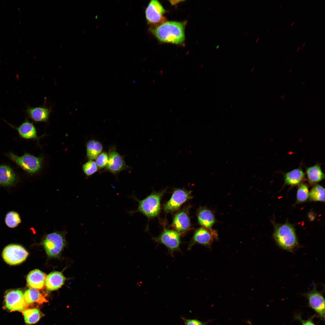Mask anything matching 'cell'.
I'll use <instances>...</instances> for the list:
<instances>
[{
    "label": "cell",
    "instance_id": "obj_1",
    "mask_svg": "<svg viewBox=\"0 0 325 325\" xmlns=\"http://www.w3.org/2000/svg\"><path fill=\"white\" fill-rule=\"evenodd\" d=\"M184 26L182 22L168 21L164 23L153 30L160 41L175 44H181L184 41Z\"/></svg>",
    "mask_w": 325,
    "mask_h": 325
},
{
    "label": "cell",
    "instance_id": "obj_2",
    "mask_svg": "<svg viewBox=\"0 0 325 325\" xmlns=\"http://www.w3.org/2000/svg\"><path fill=\"white\" fill-rule=\"evenodd\" d=\"M273 237L279 246L289 251H292L298 244L293 227L287 223L277 227L275 229Z\"/></svg>",
    "mask_w": 325,
    "mask_h": 325
},
{
    "label": "cell",
    "instance_id": "obj_3",
    "mask_svg": "<svg viewBox=\"0 0 325 325\" xmlns=\"http://www.w3.org/2000/svg\"><path fill=\"white\" fill-rule=\"evenodd\" d=\"M162 195V193H153L142 200H138L133 196L132 197L138 203V206L136 210L129 212L132 214L140 212L149 218L156 216L159 212L160 201Z\"/></svg>",
    "mask_w": 325,
    "mask_h": 325
},
{
    "label": "cell",
    "instance_id": "obj_4",
    "mask_svg": "<svg viewBox=\"0 0 325 325\" xmlns=\"http://www.w3.org/2000/svg\"><path fill=\"white\" fill-rule=\"evenodd\" d=\"M41 244L49 256L57 257L65 245L64 236L62 233L57 232L48 234L44 237Z\"/></svg>",
    "mask_w": 325,
    "mask_h": 325
},
{
    "label": "cell",
    "instance_id": "obj_5",
    "mask_svg": "<svg viewBox=\"0 0 325 325\" xmlns=\"http://www.w3.org/2000/svg\"><path fill=\"white\" fill-rule=\"evenodd\" d=\"M28 255V252L22 246L11 244L6 246L2 253V258L8 264L15 265L25 261Z\"/></svg>",
    "mask_w": 325,
    "mask_h": 325
},
{
    "label": "cell",
    "instance_id": "obj_6",
    "mask_svg": "<svg viewBox=\"0 0 325 325\" xmlns=\"http://www.w3.org/2000/svg\"><path fill=\"white\" fill-rule=\"evenodd\" d=\"M303 295L307 299L309 307L315 313L316 317L325 320V299L322 293L317 290L315 285L311 291Z\"/></svg>",
    "mask_w": 325,
    "mask_h": 325
},
{
    "label": "cell",
    "instance_id": "obj_7",
    "mask_svg": "<svg viewBox=\"0 0 325 325\" xmlns=\"http://www.w3.org/2000/svg\"><path fill=\"white\" fill-rule=\"evenodd\" d=\"M10 158L17 164L29 173H34L41 168L42 159L27 153L18 156L12 153L9 154Z\"/></svg>",
    "mask_w": 325,
    "mask_h": 325
},
{
    "label": "cell",
    "instance_id": "obj_8",
    "mask_svg": "<svg viewBox=\"0 0 325 325\" xmlns=\"http://www.w3.org/2000/svg\"><path fill=\"white\" fill-rule=\"evenodd\" d=\"M155 239L156 242L164 245L168 249L169 253L172 256L175 252L180 251V234L176 231L165 230Z\"/></svg>",
    "mask_w": 325,
    "mask_h": 325
},
{
    "label": "cell",
    "instance_id": "obj_9",
    "mask_svg": "<svg viewBox=\"0 0 325 325\" xmlns=\"http://www.w3.org/2000/svg\"><path fill=\"white\" fill-rule=\"evenodd\" d=\"M218 236L216 231L211 228L203 227L200 228L195 232L188 249H190L195 244L207 246H210L215 240L218 239Z\"/></svg>",
    "mask_w": 325,
    "mask_h": 325
},
{
    "label": "cell",
    "instance_id": "obj_10",
    "mask_svg": "<svg viewBox=\"0 0 325 325\" xmlns=\"http://www.w3.org/2000/svg\"><path fill=\"white\" fill-rule=\"evenodd\" d=\"M191 191L183 189L175 190L169 200L164 205V210L167 212L178 210L181 206L191 197Z\"/></svg>",
    "mask_w": 325,
    "mask_h": 325
},
{
    "label": "cell",
    "instance_id": "obj_11",
    "mask_svg": "<svg viewBox=\"0 0 325 325\" xmlns=\"http://www.w3.org/2000/svg\"><path fill=\"white\" fill-rule=\"evenodd\" d=\"M26 303L24 299L23 295L20 290L10 291L5 295V305L10 310L23 311L26 307Z\"/></svg>",
    "mask_w": 325,
    "mask_h": 325
},
{
    "label": "cell",
    "instance_id": "obj_12",
    "mask_svg": "<svg viewBox=\"0 0 325 325\" xmlns=\"http://www.w3.org/2000/svg\"><path fill=\"white\" fill-rule=\"evenodd\" d=\"M165 10L157 0H152L145 10V16L149 23H156L161 21Z\"/></svg>",
    "mask_w": 325,
    "mask_h": 325
},
{
    "label": "cell",
    "instance_id": "obj_13",
    "mask_svg": "<svg viewBox=\"0 0 325 325\" xmlns=\"http://www.w3.org/2000/svg\"><path fill=\"white\" fill-rule=\"evenodd\" d=\"M106 169L113 174H117L128 167L126 164L123 157L115 149L110 150L108 154V160Z\"/></svg>",
    "mask_w": 325,
    "mask_h": 325
},
{
    "label": "cell",
    "instance_id": "obj_14",
    "mask_svg": "<svg viewBox=\"0 0 325 325\" xmlns=\"http://www.w3.org/2000/svg\"><path fill=\"white\" fill-rule=\"evenodd\" d=\"M47 276L45 274L38 269L30 272L27 276V283L29 287L36 289H42L45 285Z\"/></svg>",
    "mask_w": 325,
    "mask_h": 325
},
{
    "label": "cell",
    "instance_id": "obj_15",
    "mask_svg": "<svg viewBox=\"0 0 325 325\" xmlns=\"http://www.w3.org/2000/svg\"><path fill=\"white\" fill-rule=\"evenodd\" d=\"M305 174L301 166L286 173L284 176L286 184L294 186L299 184L305 179Z\"/></svg>",
    "mask_w": 325,
    "mask_h": 325
},
{
    "label": "cell",
    "instance_id": "obj_16",
    "mask_svg": "<svg viewBox=\"0 0 325 325\" xmlns=\"http://www.w3.org/2000/svg\"><path fill=\"white\" fill-rule=\"evenodd\" d=\"M65 278L62 274L59 272H51L47 276L45 285L49 290L58 289L64 284Z\"/></svg>",
    "mask_w": 325,
    "mask_h": 325
},
{
    "label": "cell",
    "instance_id": "obj_17",
    "mask_svg": "<svg viewBox=\"0 0 325 325\" xmlns=\"http://www.w3.org/2000/svg\"><path fill=\"white\" fill-rule=\"evenodd\" d=\"M305 171L308 181L310 185L315 184L325 178L324 174L320 164L306 167Z\"/></svg>",
    "mask_w": 325,
    "mask_h": 325
},
{
    "label": "cell",
    "instance_id": "obj_18",
    "mask_svg": "<svg viewBox=\"0 0 325 325\" xmlns=\"http://www.w3.org/2000/svg\"><path fill=\"white\" fill-rule=\"evenodd\" d=\"M190 218L187 213L184 211L180 212L175 215L172 223V226L179 233L187 230L190 226Z\"/></svg>",
    "mask_w": 325,
    "mask_h": 325
},
{
    "label": "cell",
    "instance_id": "obj_19",
    "mask_svg": "<svg viewBox=\"0 0 325 325\" xmlns=\"http://www.w3.org/2000/svg\"><path fill=\"white\" fill-rule=\"evenodd\" d=\"M16 179V175L9 166L0 165V185L8 186L13 185Z\"/></svg>",
    "mask_w": 325,
    "mask_h": 325
},
{
    "label": "cell",
    "instance_id": "obj_20",
    "mask_svg": "<svg viewBox=\"0 0 325 325\" xmlns=\"http://www.w3.org/2000/svg\"><path fill=\"white\" fill-rule=\"evenodd\" d=\"M26 112L29 116L34 121L42 122L47 120L50 111L46 108L38 107H29L27 110Z\"/></svg>",
    "mask_w": 325,
    "mask_h": 325
},
{
    "label": "cell",
    "instance_id": "obj_21",
    "mask_svg": "<svg viewBox=\"0 0 325 325\" xmlns=\"http://www.w3.org/2000/svg\"><path fill=\"white\" fill-rule=\"evenodd\" d=\"M24 299L28 304L35 302L42 304L48 301L40 292L36 289L30 288L26 290L23 294Z\"/></svg>",
    "mask_w": 325,
    "mask_h": 325
},
{
    "label": "cell",
    "instance_id": "obj_22",
    "mask_svg": "<svg viewBox=\"0 0 325 325\" xmlns=\"http://www.w3.org/2000/svg\"><path fill=\"white\" fill-rule=\"evenodd\" d=\"M197 217L200 224L203 227L211 228L215 222L213 213L208 209H204L200 210L198 213Z\"/></svg>",
    "mask_w": 325,
    "mask_h": 325
},
{
    "label": "cell",
    "instance_id": "obj_23",
    "mask_svg": "<svg viewBox=\"0 0 325 325\" xmlns=\"http://www.w3.org/2000/svg\"><path fill=\"white\" fill-rule=\"evenodd\" d=\"M20 135L26 139L38 138L36 129L34 125L30 122L26 121L17 127H15Z\"/></svg>",
    "mask_w": 325,
    "mask_h": 325
},
{
    "label": "cell",
    "instance_id": "obj_24",
    "mask_svg": "<svg viewBox=\"0 0 325 325\" xmlns=\"http://www.w3.org/2000/svg\"><path fill=\"white\" fill-rule=\"evenodd\" d=\"M87 156L90 160L95 159L102 152L103 146L101 143L97 141L91 140L88 141L86 146Z\"/></svg>",
    "mask_w": 325,
    "mask_h": 325
},
{
    "label": "cell",
    "instance_id": "obj_25",
    "mask_svg": "<svg viewBox=\"0 0 325 325\" xmlns=\"http://www.w3.org/2000/svg\"><path fill=\"white\" fill-rule=\"evenodd\" d=\"M23 314L25 321L29 324L37 323L41 317L40 312L37 308L24 310L23 311Z\"/></svg>",
    "mask_w": 325,
    "mask_h": 325
},
{
    "label": "cell",
    "instance_id": "obj_26",
    "mask_svg": "<svg viewBox=\"0 0 325 325\" xmlns=\"http://www.w3.org/2000/svg\"><path fill=\"white\" fill-rule=\"evenodd\" d=\"M309 197L311 201L324 202V188L319 184L315 185L311 189Z\"/></svg>",
    "mask_w": 325,
    "mask_h": 325
},
{
    "label": "cell",
    "instance_id": "obj_27",
    "mask_svg": "<svg viewBox=\"0 0 325 325\" xmlns=\"http://www.w3.org/2000/svg\"><path fill=\"white\" fill-rule=\"evenodd\" d=\"M21 222L19 213L14 211L8 212L5 218V222L7 226L11 228H14L18 226Z\"/></svg>",
    "mask_w": 325,
    "mask_h": 325
},
{
    "label": "cell",
    "instance_id": "obj_28",
    "mask_svg": "<svg viewBox=\"0 0 325 325\" xmlns=\"http://www.w3.org/2000/svg\"><path fill=\"white\" fill-rule=\"evenodd\" d=\"M309 193L308 186L304 183H301L299 186L297 193V202H303L309 197Z\"/></svg>",
    "mask_w": 325,
    "mask_h": 325
},
{
    "label": "cell",
    "instance_id": "obj_29",
    "mask_svg": "<svg viewBox=\"0 0 325 325\" xmlns=\"http://www.w3.org/2000/svg\"><path fill=\"white\" fill-rule=\"evenodd\" d=\"M98 168L95 162L90 160L85 163L82 166L84 173L88 176H90L96 172Z\"/></svg>",
    "mask_w": 325,
    "mask_h": 325
},
{
    "label": "cell",
    "instance_id": "obj_30",
    "mask_svg": "<svg viewBox=\"0 0 325 325\" xmlns=\"http://www.w3.org/2000/svg\"><path fill=\"white\" fill-rule=\"evenodd\" d=\"M95 159V162L98 168L102 169L106 167L108 160V155L106 152H101Z\"/></svg>",
    "mask_w": 325,
    "mask_h": 325
},
{
    "label": "cell",
    "instance_id": "obj_31",
    "mask_svg": "<svg viewBox=\"0 0 325 325\" xmlns=\"http://www.w3.org/2000/svg\"><path fill=\"white\" fill-rule=\"evenodd\" d=\"M315 317L316 315L314 314L308 318L307 320H304L302 319L300 314H296L295 315L294 318L296 320L299 321L301 323V325H316L313 321V319Z\"/></svg>",
    "mask_w": 325,
    "mask_h": 325
},
{
    "label": "cell",
    "instance_id": "obj_32",
    "mask_svg": "<svg viewBox=\"0 0 325 325\" xmlns=\"http://www.w3.org/2000/svg\"><path fill=\"white\" fill-rule=\"evenodd\" d=\"M185 325H205V323L194 319H187L182 318Z\"/></svg>",
    "mask_w": 325,
    "mask_h": 325
},
{
    "label": "cell",
    "instance_id": "obj_33",
    "mask_svg": "<svg viewBox=\"0 0 325 325\" xmlns=\"http://www.w3.org/2000/svg\"><path fill=\"white\" fill-rule=\"evenodd\" d=\"M285 98V96L283 94L280 97V99L281 100H282V101H283L284 100Z\"/></svg>",
    "mask_w": 325,
    "mask_h": 325
},
{
    "label": "cell",
    "instance_id": "obj_34",
    "mask_svg": "<svg viewBox=\"0 0 325 325\" xmlns=\"http://www.w3.org/2000/svg\"><path fill=\"white\" fill-rule=\"evenodd\" d=\"M247 33H248V32H247V31H246V32L244 36H246Z\"/></svg>",
    "mask_w": 325,
    "mask_h": 325
},
{
    "label": "cell",
    "instance_id": "obj_35",
    "mask_svg": "<svg viewBox=\"0 0 325 325\" xmlns=\"http://www.w3.org/2000/svg\"><path fill=\"white\" fill-rule=\"evenodd\" d=\"M259 39V38H258L257 39H256V42H257L258 41V40Z\"/></svg>",
    "mask_w": 325,
    "mask_h": 325
},
{
    "label": "cell",
    "instance_id": "obj_36",
    "mask_svg": "<svg viewBox=\"0 0 325 325\" xmlns=\"http://www.w3.org/2000/svg\"><path fill=\"white\" fill-rule=\"evenodd\" d=\"M292 70V69H291L289 71V72L290 73Z\"/></svg>",
    "mask_w": 325,
    "mask_h": 325
},
{
    "label": "cell",
    "instance_id": "obj_37",
    "mask_svg": "<svg viewBox=\"0 0 325 325\" xmlns=\"http://www.w3.org/2000/svg\"><path fill=\"white\" fill-rule=\"evenodd\" d=\"M294 23V21H293V22L291 24V26H292V25L293 24V23Z\"/></svg>",
    "mask_w": 325,
    "mask_h": 325
},
{
    "label": "cell",
    "instance_id": "obj_38",
    "mask_svg": "<svg viewBox=\"0 0 325 325\" xmlns=\"http://www.w3.org/2000/svg\"><path fill=\"white\" fill-rule=\"evenodd\" d=\"M219 45H217V47H216V48H218V47H219Z\"/></svg>",
    "mask_w": 325,
    "mask_h": 325
},
{
    "label": "cell",
    "instance_id": "obj_39",
    "mask_svg": "<svg viewBox=\"0 0 325 325\" xmlns=\"http://www.w3.org/2000/svg\"><path fill=\"white\" fill-rule=\"evenodd\" d=\"M300 48V47H299V48H298V49H297V51H298V50H299V48Z\"/></svg>",
    "mask_w": 325,
    "mask_h": 325
},
{
    "label": "cell",
    "instance_id": "obj_40",
    "mask_svg": "<svg viewBox=\"0 0 325 325\" xmlns=\"http://www.w3.org/2000/svg\"><path fill=\"white\" fill-rule=\"evenodd\" d=\"M282 6V5H280V8H280L281 7V6Z\"/></svg>",
    "mask_w": 325,
    "mask_h": 325
},
{
    "label": "cell",
    "instance_id": "obj_41",
    "mask_svg": "<svg viewBox=\"0 0 325 325\" xmlns=\"http://www.w3.org/2000/svg\"><path fill=\"white\" fill-rule=\"evenodd\" d=\"M254 68H252V70H251V71H252V70H254Z\"/></svg>",
    "mask_w": 325,
    "mask_h": 325
},
{
    "label": "cell",
    "instance_id": "obj_42",
    "mask_svg": "<svg viewBox=\"0 0 325 325\" xmlns=\"http://www.w3.org/2000/svg\"><path fill=\"white\" fill-rule=\"evenodd\" d=\"M269 30V29H268V31H267V32H266V33H267V32H268V31Z\"/></svg>",
    "mask_w": 325,
    "mask_h": 325
},
{
    "label": "cell",
    "instance_id": "obj_43",
    "mask_svg": "<svg viewBox=\"0 0 325 325\" xmlns=\"http://www.w3.org/2000/svg\"><path fill=\"white\" fill-rule=\"evenodd\" d=\"M221 17V16H220L219 17V18H218V19H219V18H220V17Z\"/></svg>",
    "mask_w": 325,
    "mask_h": 325
},
{
    "label": "cell",
    "instance_id": "obj_44",
    "mask_svg": "<svg viewBox=\"0 0 325 325\" xmlns=\"http://www.w3.org/2000/svg\"><path fill=\"white\" fill-rule=\"evenodd\" d=\"M287 57H286V59H285V60H286V59H287Z\"/></svg>",
    "mask_w": 325,
    "mask_h": 325
}]
</instances>
